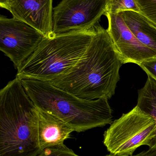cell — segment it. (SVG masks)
I'll list each match as a JSON object with an SVG mask.
<instances>
[{"instance_id":"1","label":"cell","mask_w":156,"mask_h":156,"mask_svg":"<svg viewBox=\"0 0 156 156\" xmlns=\"http://www.w3.org/2000/svg\"><path fill=\"white\" fill-rule=\"evenodd\" d=\"M87 50L66 74L50 81L54 86L82 99L111 98L123 64L107 29L100 25Z\"/></svg>"},{"instance_id":"2","label":"cell","mask_w":156,"mask_h":156,"mask_svg":"<svg viewBox=\"0 0 156 156\" xmlns=\"http://www.w3.org/2000/svg\"><path fill=\"white\" fill-rule=\"evenodd\" d=\"M38 125V110L16 77L0 91V156L39 154Z\"/></svg>"},{"instance_id":"3","label":"cell","mask_w":156,"mask_h":156,"mask_svg":"<svg viewBox=\"0 0 156 156\" xmlns=\"http://www.w3.org/2000/svg\"><path fill=\"white\" fill-rule=\"evenodd\" d=\"M19 80L38 110L58 117L74 132L81 133L111 124L112 112L106 98L85 100L48 81L26 78Z\"/></svg>"},{"instance_id":"4","label":"cell","mask_w":156,"mask_h":156,"mask_svg":"<svg viewBox=\"0 0 156 156\" xmlns=\"http://www.w3.org/2000/svg\"><path fill=\"white\" fill-rule=\"evenodd\" d=\"M94 27L88 31L44 37L17 69L16 77L50 81L66 74L83 56L91 42Z\"/></svg>"},{"instance_id":"5","label":"cell","mask_w":156,"mask_h":156,"mask_svg":"<svg viewBox=\"0 0 156 156\" xmlns=\"http://www.w3.org/2000/svg\"><path fill=\"white\" fill-rule=\"evenodd\" d=\"M156 128L154 118L136 106L111 123L103 135V144L111 154L132 156L139 147L147 145Z\"/></svg>"},{"instance_id":"6","label":"cell","mask_w":156,"mask_h":156,"mask_svg":"<svg viewBox=\"0 0 156 156\" xmlns=\"http://www.w3.org/2000/svg\"><path fill=\"white\" fill-rule=\"evenodd\" d=\"M108 0H61L53 8V35L94 28L105 15Z\"/></svg>"},{"instance_id":"7","label":"cell","mask_w":156,"mask_h":156,"mask_svg":"<svg viewBox=\"0 0 156 156\" xmlns=\"http://www.w3.org/2000/svg\"><path fill=\"white\" fill-rule=\"evenodd\" d=\"M45 36L16 18L0 16V50L18 69L34 53Z\"/></svg>"},{"instance_id":"8","label":"cell","mask_w":156,"mask_h":156,"mask_svg":"<svg viewBox=\"0 0 156 156\" xmlns=\"http://www.w3.org/2000/svg\"><path fill=\"white\" fill-rule=\"evenodd\" d=\"M0 6L45 37L53 36V0H0Z\"/></svg>"},{"instance_id":"9","label":"cell","mask_w":156,"mask_h":156,"mask_svg":"<svg viewBox=\"0 0 156 156\" xmlns=\"http://www.w3.org/2000/svg\"><path fill=\"white\" fill-rule=\"evenodd\" d=\"M108 30L115 49L123 64L139 65L143 61L156 56V53L142 44L129 29L120 13H106Z\"/></svg>"},{"instance_id":"10","label":"cell","mask_w":156,"mask_h":156,"mask_svg":"<svg viewBox=\"0 0 156 156\" xmlns=\"http://www.w3.org/2000/svg\"><path fill=\"white\" fill-rule=\"evenodd\" d=\"M38 112V140L41 150L64 145V142L74 132L73 129L55 115L41 110Z\"/></svg>"},{"instance_id":"11","label":"cell","mask_w":156,"mask_h":156,"mask_svg":"<svg viewBox=\"0 0 156 156\" xmlns=\"http://www.w3.org/2000/svg\"><path fill=\"white\" fill-rule=\"evenodd\" d=\"M138 41L156 53V25L142 13L124 11L119 13Z\"/></svg>"},{"instance_id":"12","label":"cell","mask_w":156,"mask_h":156,"mask_svg":"<svg viewBox=\"0 0 156 156\" xmlns=\"http://www.w3.org/2000/svg\"><path fill=\"white\" fill-rule=\"evenodd\" d=\"M136 106L142 111L151 115L156 125V82L148 76L144 86L138 90ZM150 150H156V128L154 137L147 145Z\"/></svg>"},{"instance_id":"13","label":"cell","mask_w":156,"mask_h":156,"mask_svg":"<svg viewBox=\"0 0 156 156\" xmlns=\"http://www.w3.org/2000/svg\"><path fill=\"white\" fill-rule=\"evenodd\" d=\"M127 11L142 13L136 0H108L105 14H118Z\"/></svg>"},{"instance_id":"14","label":"cell","mask_w":156,"mask_h":156,"mask_svg":"<svg viewBox=\"0 0 156 156\" xmlns=\"http://www.w3.org/2000/svg\"><path fill=\"white\" fill-rule=\"evenodd\" d=\"M141 12L156 25V0H136Z\"/></svg>"},{"instance_id":"15","label":"cell","mask_w":156,"mask_h":156,"mask_svg":"<svg viewBox=\"0 0 156 156\" xmlns=\"http://www.w3.org/2000/svg\"><path fill=\"white\" fill-rule=\"evenodd\" d=\"M35 156H80L75 154L66 146L53 147L45 148Z\"/></svg>"},{"instance_id":"16","label":"cell","mask_w":156,"mask_h":156,"mask_svg":"<svg viewBox=\"0 0 156 156\" xmlns=\"http://www.w3.org/2000/svg\"><path fill=\"white\" fill-rule=\"evenodd\" d=\"M138 66L147 74L148 76L156 82V56L144 60Z\"/></svg>"},{"instance_id":"17","label":"cell","mask_w":156,"mask_h":156,"mask_svg":"<svg viewBox=\"0 0 156 156\" xmlns=\"http://www.w3.org/2000/svg\"><path fill=\"white\" fill-rule=\"evenodd\" d=\"M132 156H156V150H149L141 152L135 155Z\"/></svg>"},{"instance_id":"18","label":"cell","mask_w":156,"mask_h":156,"mask_svg":"<svg viewBox=\"0 0 156 156\" xmlns=\"http://www.w3.org/2000/svg\"><path fill=\"white\" fill-rule=\"evenodd\" d=\"M105 156H130L127 155H116L113 154H110L108 155Z\"/></svg>"}]
</instances>
